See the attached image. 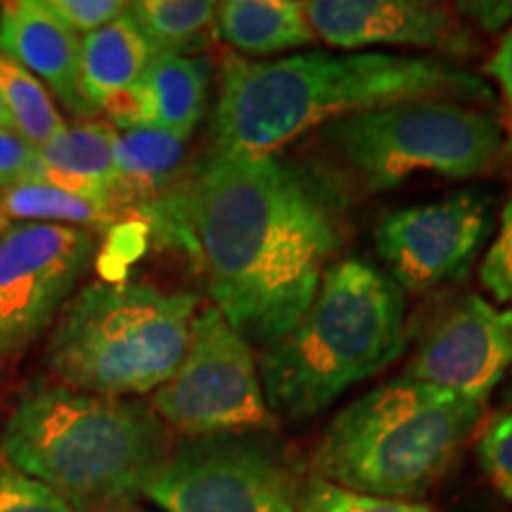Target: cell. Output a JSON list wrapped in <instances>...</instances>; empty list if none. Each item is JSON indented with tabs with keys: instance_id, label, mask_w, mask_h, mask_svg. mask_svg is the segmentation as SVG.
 Masks as SVG:
<instances>
[{
	"instance_id": "6da1fadb",
	"label": "cell",
	"mask_w": 512,
	"mask_h": 512,
	"mask_svg": "<svg viewBox=\"0 0 512 512\" xmlns=\"http://www.w3.org/2000/svg\"><path fill=\"white\" fill-rule=\"evenodd\" d=\"M138 211L195 259L216 309L264 349L304 316L339 245L316 188L266 152L211 147Z\"/></svg>"
},
{
	"instance_id": "7a4b0ae2",
	"label": "cell",
	"mask_w": 512,
	"mask_h": 512,
	"mask_svg": "<svg viewBox=\"0 0 512 512\" xmlns=\"http://www.w3.org/2000/svg\"><path fill=\"white\" fill-rule=\"evenodd\" d=\"M427 98L479 102L491 98V91L479 76L434 55L306 50L261 62L226 53L211 117V147L275 155L311 128Z\"/></svg>"
},
{
	"instance_id": "3957f363",
	"label": "cell",
	"mask_w": 512,
	"mask_h": 512,
	"mask_svg": "<svg viewBox=\"0 0 512 512\" xmlns=\"http://www.w3.org/2000/svg\"><path fill=\"white\" fill-rule=\"evenodd\" d=\"M164 422L143 403L38 382L19 396L0 456L76 512H114L145 494L164 463Z\"/></svg>"
},
{
	"instance_id": "277c9868",
	"label": "cell",
	"mask_w": 512,
	"mask_h": 512,
	"mask_svg": "<svg viewBox=\"0 0 512 512\" xmlns=\"http://www.w3.org/2000/svg\"><path fill=\"white\" fill-rule=\"evenodd\" d=\"M403 320V294L380 268L363 259L328 266L304 316L259 361L271 413L316 418L349 387L392 366L406 347Z\"/></svg>"
},
{
	"instance_id": "5b68a950",
	"label": "cell",
	"mask_w": 512,
	"mask_h": 512,
	"mask_svg": "<svg viewBox=\"0 0 512 512\" xmlns=\"http://www.w3.org/2000/svg\"><path fill=\"white\" fill-rule=\"evenodd\" d=\"M482 411L446 389L396 377L332 418L313 475L361 494L418 501L456 465Z\"/></svg>"
},
{
	"instance_id": "8992f818",
	"label": "cell",
	"mask_w": 512,
	"mask_h": 512,
	"mask_svg": "<svg viewBox=\"0 0 512 512\" xmlns=\"http://www.w3.org/2000/svg\"><path fill=\"white\" fill-rule=\"evenodd\" d=\"M195 294L91 283L64 304L46 344L57 384L124 399L157 392L188 349Z\"/></svg>"
},
{
	"instance_id": "52a82bcc",
	"label": "cell",
	"mask_w": 512,
	"mask_h": 512,
	"mask_svg": "<svg viewBox=\"0 0 512 512\" xmlns=\"http://www.w3.org/2000/svg\"><path fill=\"white\" fill-rule=\"evenodd\" d=\"M320 140L363 190L382 192L415 176L484 174L503 147V126L477 102L427 98L330 121Z\"/></svg>"
},
{
	"instance_id": "ba28073f",
	"label": "cell",
	"mask_w": 512,
	"mask_h": 512,
	"mask_svg": "<svg viewBox=\"0 0 512 512\" xmlns=\"http://www.w3.org/2000/svg\"><path fill=\"white\" fill-rule=\"evenodd\" d=\"M304 479L271 432L188 437L145 494L164 512H297Z\"/></svg>"
},
{
	"instance_id": "9c48e42d",
	"label": "cell",
	"mask_w": 512,
	"mask_h": 512,
	"mask_svg": "<svg viewBox=\"0 0 512 512\" xmlns=\"http://www.w3.org/2000/svg\"><path fill=\"white\" fill-rule=\"evenodd\" d=\"M152 411L185 437L271 432L275 425L249 342L216 306L195 313L188 349L152 396Z\"/></svg>"
},
{
	"instance_id": "30bf717a",
	"label": "cell",
	"mask_w": 512,
	"mask_h": 512,
	"mask_svg": "<svg viewBox=\"0 0 512 512\" xmlns=\"http://www.w3.org/2000/svg\"><path fill=\"white\" fill-rule=\"evenodd\" d=\"M93 230L8 223L0 235V361L53 325L93 264Z\"/></svg>"
},
{
	"instance_id": "8fae6325",
	"label": "cell",
	"mask_w": 512,
	"mask_h": 512,
	"mask_svg": "<svg viewBox=\"0 0 512 512\" xmlns=\"http://www.w3.org/2000/svg\"><path fill=\"white\" fill-rule=\"evenodd\" d=\"M489 233V202L458 192L382 216L375 247L399 290L427 292L465 278Z\"/></svg>"
},
{
	"instance_id": "7c38bea8",
	"label": "cell",
	"mask_w": 512,
	"mask_h": 512,
	"mask_svg": "<svg viewBox=\"0 0 512 512\" xmlns=\"http://www.w3.org/2000/svg\"><path fill=\"white\" fill-rule=\"evenodd\" d=\"M510 366L512 309L467 294L432 320L403 377L484 406Z\"/></svg>"
},
{
	"instance_id": "4fadbf2b",
	"label": "cell",
	"mask_w": 512,
	"mask_h": 512,
	"mask_svg": "<svg viewBox=\"0 0 512 512\" xmlns=\"http://www.w3.org/2000/svg\"><path fill=\"white\" fill-rule=\"evenodd\" d=\"M304 15L313 34L335 48H425L446 57L477 53L472 31L456 12L422 0H311Z\"/></svg>"
},
{
	"instance_id": "5bb4252c",
	"label": "cell",
	"mask_w": 512,
	"mask_h": 512,
	"mask_svg": "<svg viewBox=\"0 0 512 512\" xmlns=\"http://www.w3.org/2000/svg\"><path fill=\"white\" fill-rule=\"evenodd\" d=\"M0 55L41 81L72 117H98L81 91V38L64 27L43 0L0 5Z\"/></svg>"
},
{
	"instance_id": "9a60e30c",
	"label": "cell",
	"mask_w": 512,
	"mask_h": 512,
	"mask_svg": "<svg viewBox=\"0 0 512 512\" xmlns=\"http://www.w3.org/2000/svg\"><path fill=\"white\" fill-rule=\"evenodd\" d=\"M114 140L117 128L107 121H81L67 126L50 143L36 147L31 178L55 188L114 204Z\"/></svg>"
},
{
	"instance_id": "2e32d148",
	"label": "cell",
	"mask_w": 512,
	"mask_h": 512,
	"mask_svg": "<svg viewBox=\"0 0 512 512\" xmlns=\"http://www.w3.org/2000/svg\"><path fill=\"white\" fill-rule=\"evenodd\" d=\"M188 138L157 126L117 131L114 140V204L145 207L183 174Z\"/></svg>"
},
{
	"instance_id": "e0dca14e",
	"label": "cell",
	"mask_w": 512,
	"mask_h": 512,
	"mask_svg": "<svg viewBox=\"0 0 512 512\" xmlns=\"http://www.w3.org/2000/svg\"><path fill=\"white\" fill-rule=\"evenodd\" d=\"M216 38L238 55L264 57L316 41L304 3L294 0H226L216 5Z\"/></svg>"
},
{
	"instance_id": "ac0fdd59",
	"label": "cell",
	"mask_w": 512,
	"mask_h": 512,
	"mask_svg": "<svg viewBox=\"0 0 512 512\" xmlns=\"http://www.w3.org/2000/svg\"><path fill=\"white\" fill-rule=\"evenodd\" d=\"M152 60L155 53L150 43L131 17L121 15L107 27L83 36L81 91L100 114L102 102L143 79Z\"/></svg>"
},
{
	"instance_id": "d6986e66",
	"label": "cell",
	"mask_w": 512,
	"mask_h": 512,
	"mask_svg": "<svg viewBox=\"0 0 512 512\" xmlns=\"http://www.w3.org/2000/svg\"><path fill=\"white\" fill-rule=\"evenodd\" d=\"M211 60L204 55H157L143 74L155 102V126L190 138L207 112Z\"/></svg>"
},
{
	"instance_id": "ffe728a7",
	"label": "cell",
	"mask_w": 512,
	"mask_h": 512,
	"mask_svg": "<svg viewBox=\"0 0 512 512\" xmlns=\"http://www.w3.org/2000/svg\"><path fill=\"white\" fill-rule=\"evenodd\" d=\"M216 5L209 0H138L128 3L126 15L155 57H197L216 41Z\"/></svg>"
},
{
	"instance_id": "44dd1931",
	"label": "cell",
	"mask_w": 512,
	"mask_h": 512,
	"mask_svg": "<svg viewBox=\"0 0 512 512\" xmlns=\"http://www.w3.org/2000/svg\"><path fill=\"white\" fill-rule=\"evenodd\" d=\"M0 214L15 223H50L83 230L112 228L121 219L119 207L86 200L34 178L0 192Z\"/></svg>"
},
{
	"instance_id": "7402d4cb",
	"label": "cell",
	"mask_w": 512,
	"mask_h": 512,
	"mask_svg": "<svg viewBox=\"0 0 512 512\" xmlns=\"http://www.w3.org/2000/svg\"><path fill=\"white\" fill-rule=\"evenodd\" d=\"M0 98L10 112L12 131L34 147L50 143L67 128L48 88L5 55H0Z\"/></svg>"
},
{
	"instance_id": "603a6c76",
	"label": "cell",
	"mask_w": 512,
	"mask_h": 512,
	"mask_svg": "<svg viewBox=\"0 0 512 512\" xmlns=\"http://www.w3.org/2000/svg\"><path fill=\"white\" fill-rule=\"evenodd\" d=\"M297 512H434L430 505L403 498H387L342 489L316 475L304 479L297 498Z\"/></svg>"
},
{
	"instance_id": "cb8c5ba5",
	"label": "cell",
	"mask_w": 512,
	"mask_h": 512,
	"mask_svg": "<svg viewBox=\"0 0 512 512\" xmlns=\"http://www.w3.org/2000/svg\"><path fill=\"white\" fill-rule=\"evenodd\" d=\"M477 460L491 486L512 501V408L484 422L477 439Z\"/></svg>"
},
{
	"instance_id": "d4e9b609",
	"label": "cell",
	"mask_w": 512,
	"mask_h": 512,
	"mask_svg": "<svg viewBox=\"0 0 512 512\" xmlns=\"http://www.w3.org/2000/svg\"><path fill=\"white\" fill-rule=\"evenodd\" d=\"M0 512H76L50 486L0 458Z\"/></svg>"
},
{
	"instance_id": "484cf974",
	"label": "cell",
	"mask_w": 512,
	"mask_h": 512,
	"mask_svg": "<svg viewBox=\"0 0 512 512\" xmlns=\"http://www.w3.org/2000/svg\"><path fill=\"white\" fill-rule=\"evenodd\" d=\"M484 290L512 309V195L501 211V226L479 266Z\"/></svg>"
},
{
	"instance_id": "4316f807",
	"label": "cell",
	"mask_w": 512,
	"mask_h": 512,
	"mask_svg": "<svg viewBox=\"0 0 512 512\" xmlns=\"http://www.w3.org/2000/svg\"><path fill=\"white\" fill-rule=\"evenodd\" d=\"M46 8L76 36H88L126 15L121 0H43Z\"/></svg>"
},
{
	"instance_id": "83f0119b",
	"label": "cell",
	"mask_w": 512,
	"mask_h": 512,
	"mask_svg": "<svg viewBox=\"0 0 512 512\" xmlns=\"http://www.w3.org/2000/svg\"><path fill=\"white\" fill-rule=\"evenodd\" d=\"M100 112L107 117V124L117 131H131V128L155 126V102L143 79L133 83L126 91L114 93L112 98L102 102Z\"/></svg>"
},
{
	"instance_id": "f1b7e54d",
	"label": "cell",
	"mask_w": 512,
	"mask_h": 512,
	"mask_svg": "<svg viewBox=\"0 0 512 512\" xmlns=\"http://www.w3.org/2000/svg\"><path fill=\"white\" fill-rule=\"evenodd\" d=\"M36 147L12 128H0V192L24 183L34 171Z\"/></svg>"
},
{
	"instance_id": "f546056e",
	"label": "cell",
	"mask_w": 512,
	"mask_h": 512,
	"mask_svg": "<svg viewBox=\"0 0 512 512\" xmlns=\"http://www.w3.org/2000/svg\"><path fill=\"white\" fill-rule=\"evenodd\" d=\"M453 12L477 29L501 31L512 19V3H503V0H479L477 3L475 0V3H456Z\"/></svg>"
},
{
	"instance_id": "4dcf8cb0",
	"label": "cell",
	"mask_w": 512,
	"mask_h": 512,
	"mask_svg": "<svg viewBox=\"0 0 512 512\" xmlns=\"http://www.w3.org/2000/svg\"><path fill=\"white\" fill-rule=\"evenodd\" d=\"M486 72H489L501 86L503 98L508 102L510 112V147H512V29L503 36L501 46L491 57L489 64H486Z\"/></svg>"
},
{
	"instance_id": "1f68e13d",
	"label": "cell",
	"mask_w": 512,
	"mask_h": 512,
	"mask_svg": "<svg viewBox=\"0 0 512 512\" xmlns=\"http://www.w3.org/2000/svg\"><path fill=\"white\" fill-rule=\"evenodd\" d=\"M0 128H12V119L8 107H5L3 98H0Z\"/></svg>"
},
{
	"instance_id": "d6a6232c",
	"label": "cell",
	"mask_w": 512,
	"mask_h": 512,
	"mask_svg": "<svg viewBox=\"0 0 512 512\" xmlns=\"http://www.w3.org/2000/svg\"><path fill=\"white\" fill-rule=\"evenodd\" d=\"M8 223H10V221H8V219H5V216H3V214H0V235H3V230H5V228H8Z\"/></svg>"
},
{
	"instance_id": "836d02e7",
	"label": "cell",
	"mask_w": 512,
	"mask_h": 512,
	"mask_svg": "<svg viewBox=\"0 0 512 512\" xmlns=\"http://www.w3.org/2000/svg\"><path fill=\"white\" fill-rule=\"evenodd\" d=\"M505 401H508V403H510V408H512V384H510L508 394H505Z\"/></svg>"
},
{
	"instance_id": "e575fe53",
	"label": "cell",
	"mask_w": 512,
	"mask_h": 512,
	"mask_svg": "<svg viewBox=\"0 0 512 512\" xmlns=\"http://www.w3.org/2000/svg\"><path fill=\"white\" fill-rule=\"evenodd\" d=\"M0 384H3V368H0Z\"/></svg>"
}]
</instances>
